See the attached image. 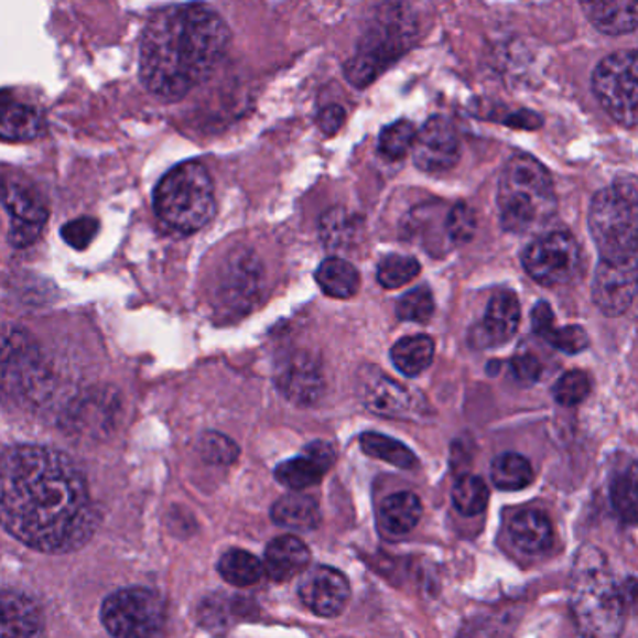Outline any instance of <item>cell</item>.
<instances>
[{
    "label": "cell",
    "mask_w": 638,
    "mask_h": 638,
    "mask_svg": "<svg viewBox=\"0 0 638 638\" xmlns=\"http://www.w3.org/2000/svg\"><path fill=\"white\" fill-rule=\"evenodd\" d=\"M415 167L429 174H442L452 171L461 155L455 126L444 117L429 118L422 130L418 131L414 149Z\"/></svg>",
    "instance_id": "5bb4252c"
},
{
    "label": "cell",
    "mask_w": 638,
    "mask_h": 638,
    "mask_svg": "<svg viewBox=\"0 0 638 638\" xmlns=\"http://www.w3.org/2000/svg\"><path fill=\"white\" fill-rule=\"evenodd\" d=\"M310 560L311 552L304 541L294 536H281L264 551V570L275 583H286L304 573Z\"/></svg>",
    "instance_id": "ffe728a7"
},
{
    "label": "cell",
    "mask_w": 638,
    "mask_h": 638,
    "mask_svg": "<svg viewBox=\"0 0 638 638\" xmlns=\"http://www.w3.org/2000/svg\"><path fill=\"white\" fill-rule=\"evenodd\" d=\"M198 452L206 463L216 466L233 465L240 455L235 442L221 433H206L198 442Z\"/></svg>",
    "instance_id": "ab89813d"
},
{
    "label": "cell",
    "mask_w": 638,
    "mask_h": 638,
    "mask_svg": "<svg viewBox=\"0 0 638 638\" xmlns=\"http://www.w3.org/2000/svg\"><path fill=\"white\" fill-rule=\"evenodd\" d=\"M511 372L513 377L522 382V385H533L538 382L543 372V366L541 361L530 353L517 354L513 360H511Z\"/></svg>",
    "instance_id": "ee69618b"
},
{
    "label": "cell",
    "mask_w": 638,
    "mask_h": 638,
    "mask_svg": "<svg viewBox=\"0 0 638 638\" xmlns=\"http://www.w3.org/2000/svg\"><path fill=\"white\" fill-rule=\"evenodd\" d=\"M590 390H592V385H590V377L586 372L570 371L565 372L564 377L558 378L552 393H554L558 404L576 407L588 397Z\"/></svg>",
    "instance_id": "f35d334b"
},
{
    "label": "cell",
    "mask_w": 638,
    "mask_h": 638,
    "mask_svg": "<svg viewBox=\"0 0 638 638\" xmlns=\"http://www.w3.org/2000/svg\"><path fill=\"white\" fill-rule=\"evenodd\" d=\"M590 23L608 36L638 29V0H581Z\"/></svg>",
    "instance_id": "44dd1931"
},
{
    "label": "cell",
    "mask_w": 638,
    "mask_h": 638,
    "mask_svg": "<svg viewBox=\"0 0 638 638\" xmlns=\"http://www.w3.org/2000/svg\"><path fill=\"white\" fill-rule=\"evenodd\" d=\"M44 632V618L36 603L26 595L2 592V635L4 637H37Z\"/></svg>",
    "instance_id": "603a6c76"
},
{
    "label": "cell",
    "mask_w": 638,
    "mask_h": 638,
    "mask_svg": "<svg viewBox=\"0 0 638 638\" xmlns=\"http://www.w3.org/2000/svg\"><path fill=\"white\" fill-rule=\"evenodd\" d=\"M519 321L521 305L517 296L513 292H498L490 298L484 321L472 332V342L476 347H498L517 334Z\"/></svg>",
    "instance_id": "e0dca14e"
},
{
    "label": "cell",
    "mask_w": 638,
    "mask_h": 638,
    "mask_svg": "<svg viewBox=\"0 0 638 638\" xmlns=\"http://www.w3.org/2000/svg\"><path fill=\"white\" fill-rule=\"evenodd\" d=\"M316 283L326 296L350 298L360 289V273L339 257H329L315 273Z\"/></svg>",
    "instance_id": "83f0119b"
},
{
    "label": "cell",
    "mask_w": 638,
    "mask_h": 638,
    "mask_svg": "<svg viewBox=\"0 0 638 638\" xmlns=\"http://www.w3.org/2000/svg\"><path fill=\"white\" fill-rule=\"evenodd\" d=\"M522 267L543 286L567 285L583 264L581 246L570 233L556 230L536 238L522 251Z\"/></svg>",
    "instance_id": "8fae6325"
},
{
    "label": "cell",
    "mask_w": 638,
    "mask_h": 638,
    "mask_svg": "<svg viewBox=\"0 0 638 638\" xmlns=\"http://www.w3.org/2000/svg\"><path fill=\"white\" fill-rule=\"evenodd\" d=\"M0 508L10 536L47 554L82 549L99 525L87 477L66 453L53 447H8Z\"/></svg>",
    "instance_id": "6da1fadb"
},
{
    "label": "cell",
    "mask_w": 638,
    "mask_h": 638,
    "mask_svg": "<svg viewBox=\"0 0 638 638\" xmlns=\"http://www.w3.org/2000/svg\"><path fill=\"white\" fill-rule=\"evenodd\" d=\"M4 210L10 216L8 242L13 248H29L40 240L50 212L42 195L31 184L4 182Z\"/></svg>",
    "instance_id": "7c38bea8"
},
{
    "label": "cell",
    "mask_w": 638,
    "mask_h": 638,
    "mask_svg": "<svg viewBox=\"0 0 638 638\" xmlns=\"http://www.w3.org/2000/svg\"><path fill=\"white\" fill-rule=\"evenodd\" d=\"M592 296L603 315L620 316L638 296V259H602L595 270Z\"/></svg>",
    "instance_id": "4fadbf2b"
},
{
    "label": "cell",
    "mask_w": 638,
    "mask_h": 638,
    "mask_svg": "<svg viewBox=\"0 0 638 638\" xmlns=\"http://www.w3.org/2000/svg\"><path fill=\"white\" fill-rule=\"evenodd\" d=\"M590 233L602 259L626 261L638 253V192L618 182L595 193L590 205Z\"/></svg>",
    "instance_id": "52a82bcc"
},
{
    "label": "cell",
    "mask_w": 638,
    "mask_h": 638,
    "mask_svg": "<svg viewBox=\"0 0 638 638\" xmlns=\"http://www.w3.org/2000/svg\"><path fill=\"white\" fill-rule=\"evenodd\" d=\"M490 477L498 489L521 490L532 484V465L519 453H504L490 466Z\"/></svg>",
    "instance_id": "1f68e13d"
},
{
    "label": "cell",
    "mask_w": 638,
    "mask_h": 638,
    "mask_svg": "<svg viewBox=\"0 0 638 638\" xmlns=\"http://www.w3.org/2000/svg\"><path fill=\"white\" fill-rule=\"evenodd\" d=\"M415 137L418 131L412 122L397 120L393 125L386 126L378 137V152L388 160H401L414 149Z\"/></svg>",
    "instance_id": "d590c367"
},
{
    "label": "cell",
    "mask_w": 638,
    "mask_h": 638,
    "mask_svg": "<svg viewBox=\"0 0 638 638\" xmlns=\"http://www.w3.org/2000/svg\"><path fill=\"white\" fill-rule=\"evenodd\" d=\"M551 174L532 155L511 158L498 184L500 224L508 233L528 235L545 227L556 214Z\"/></svg>",
    "instance_id": "277c9868"
},
{
    "label": "cell",
    "mask_w": 638,
    "mask_h": 638,
    "mask_svg": "<svg viewBox=\"0 0 638 638\" xmlns=\"http://www.w3.org/2000/svg\"><path fill=\"white\" fill-rule=\"evenodd\" d=\"M154 210L163 224L192 235L216 216L214 182L201 163L184 162L171 169L154 190Z\"/></svg>",
    "instance_id": "8992f818"
},
{
    "label": "cell",
    "mask_w": 638,
    "mask_h": 638,
    "mask_svg": "<svg viewBox=\"0 0 638 638\" xmlns=\"http://www.w3.org/2000/svg\"><path fill=\"white\" fill-rule=\"evenodd\" d=\"M261 264L251 253L235 255L221 281V300L230 310H248L261 291Z\"/></svg>",
    "instance_id": "ac0fdd59"
},
{
    "label": "cell",
    "mask_w": 638,
    "mask_h": 638,
    "mask_svg": "<svg viewBox=\"0 0 638 638\" xmlns=\"http://www.w3.org/2000/svg\"><path fill=\"white\" fill-rule=\"evenodd\" d=\"M118 410L117 397L109 396V390L88 391L79 397L66 412V428L74 434H104L111 428V420Z\"/></svg>",
    "instance_id": "d6986e66"
},
{
    "label": "cell",
    "mask_w": 638,
    "mask_h": 638,
    "mask_svg": "<svg viewBox=\"0 0 638 638\" xmlns=\"http://www.w3.org/2000/svg\"><path fill=\"white\" fill-rule=\"evenodd\" d=\"M476 212L472 210L471 206L465 203H458L453 206L452 212L447 214L446 233L453 244L471 242L476 233Z\"/></svg>",
    "instance_id": "60d3db41"
},
{
    "label": "cell",
    "mask_w": 638,
    "mask_h": 638,
    "mask_svg": "<svg viewBox=\"0 0 638 638\" xmlns=\"http://www.w3.org/2000/svg\"><path fill=\"white\" fill-rule=\"evenodd\" d=\"M360 446L369 457L380 458V461L390 463L397 468H403V471L418 468V457H415L414 452L396 439L385 436V434L364 433L360 436Z\"/></svg>",
    "instance_id": "4dcf8cb0"
},
{
    "label": "cell",
    "mask_w": 638,
    "mask_h": 638,
    "mask_svg": "<svg viewBox=\"0 0 638 638\" xmlns=\"http://www.w3.org/2000/svg\"><path fill=\"white\" fill-rule=\"evenodd\" d=\"M452 498L453 506L458 513L465 515V517H476L487 509L489 489L482 477L466 474L453 487Z\"/></svg>",
    "instance_id": "e575fe53"
},
{
    "label": "cell",
    "mask_w": 638,
    "mask_h": 638,
    "mask_svg": "<svg viewBox=\"0 0 638 638\" xmlns=\"http://www.w3.org/2000/svg\"><path fill=\"white\" fill-rule=\"evenodd\" d=\"M422 513V500L414 493H397L388 496L380 508V528L388 536H404L418 527Z\"/></svg>",
    "instance_id": "d4e9b609"
},
{
    "label": "cell",
    "mask_w": 638,
    "mask_h": 638,
    "mask_svg": "<svg viewBox=\"0 0 638 638\" xmlns=\"http://www.w3.org/2000/svg\"><path fill=\"white\" fill-rule=\"evenodd\" d=\"M272 519L278 527L292 532H311L321 525V508L315 498L296 493L273 504Z\"/></svg>",
    "instance_id": "cb8c5ba5"
},
{
    "label": "cell",
    "mask_w": 638,
    "mask_h": 638,
    "mask_svg": "<svg viewBox=\"0 0 638 638\" xmlns=\"http://www.w3.org/2000/svg\"><path fill=\"white\" fill-rule=\"evenodd\" d=\"M229 26L206 4H174L152 13L139 51V75L158 98L176 101L214 74L229 47Z\"/></svg>",
    "instance_id": "7a4b0ae2"
},
{
    "label": "cell",
    "mask_w": 638,
    "mask_h": 638,
    "mask_svg": "<svg viewBox=\"0 0 638 638\" xmlns=\"http://www.w3.org/2000/svg\"><path fill=\"white\" fill-rule=\"evenodd\" d=\"M595 98L624 126L638 125V51H618L595 68Z\"/></svg>",
    "instance_id": "ba28073f"
},
{
    "label": "cell",
    "mask_w": 638,
    "mask_h": 638,
    "mask_svg": "<svg viewBox=\"0 0 638 638\" xmlns=\"http://www.w3.org/2000/svg\"><path fill=\"white\" fill-rule=\"evenodd\" d=\"M509 538L519 551L543 554L554 541L551 519L540 509H522L509 522Z\"/></svg>",
    "instance_id": "7402d4cb"
},
{
    "label": "cell",
    "mask_w": 638,
    "mask_h": 638,
    "mask_svg": "<svg viewBox=\"0 0 638 638\" xmlns=\"http://www.w3.org/2000/svg\"><path fill=\"white\" fill-rule=\"evenodd\" d=\"M420 270L422 267L414 257L390 255L378 264V283L385 289H399V286L407 285L409 281H412L420 273Z\"/></svg>",
    "instance_id": "8d00e7d4"
},
{
    "label": "cell",
    "mask_w": 638,
    "mask_h": 638,
    "mask_svg": "<svg viewBox=\"0 0 638 638\" xmlns=\"http://www.w3.org/2000/svg\"><path fill=\"white\" fill-rule=\"evenodd\" d=\"M304 455L313 458L316 465L323 466L326 472L335 465V458H337L335 447L329 442L323 441L311 442L310 446H305Z\"/></svg>",
    "instance_id": "f6af8a7d"
},
{
    "label": "cell",
    "mask_w": 638,
    "mask_h": 638,
    "mask_svg": "<svg viewBox=\"0 0 638 638\" xmlns=\"http://www.w3.org/2000/svg\"><path fill=\"white\" fill-rule=\"evenodd\" d=\"M571 608L576 626L590 637H618L626 624L627 603L614 581L607 558L595 547L578 552L571 575Z\"/></svg>",
    "instance_id": "3957f363"
},
{
    "label": "cell",
    "mask_w": 638,
    "mask_h": 638,
    "mask_svg": "<svg viewBox=\"0 0 638 638\" xmlns=\"http://www.w3.org/2000/svg\"><path fill=\"white\" fill-rule=\"evenodd\" d=\"M418 36V21L404 4H385L369 19L356 53L345 74L354 87L371 85L378 75L412 47Z\"/></svg>",
    "instance_id": "5b68a950"
},
{
    "label": "cell",
    "mask_w": 638,
    "mask_h": 638,
    "mask_svg": "<svg viewBox=\"0 0 638 638\" xmlns=\"http://www.w3.org/2000/svg\"><path fill=\"white\" fill-rule=\"evenodd\" d=\"M345 109L342 106H329L318 115V128L323 130L326 136H335L337 131L342 130L343 122H345Z\"/></svg>",
    "instance_id": "bcb514c9"
},
{
    "label": "cell",
    "mask_w": 638,
    "mask_h": 638,
    "mask_svg": "<svg viewBox=\"0 0 638 638\" xmlns=\"http://www.w3.org/2000/svg\"><path fill=\"white\" fill-rule=\"evenodd\" d=\"M323 466L316 465L313 458L307 457L302 453V457H294L291 461H285L275 468V477L281 485H285L292 490L307 489L313 485L321 484L323 479Z\"/></svg>",
    "instance_id": "836d02e7"
},
{
    "label": "cell",
    "mask_w": 638,
    "mask_h": 638,
    "mask_svg": "<svg viewBox=\"0 0 638 638\" xmlns=\"http://www.w3.org/2000/svg\"><path fill=\"white\" fill-rule=\"evenodd\" d=\"M99 618L112 637H154L162 631L165 607L152 590L125 588L107 597Z\"/></svg>",
    "instance_id": "9c48e42d"
},
{
    "label": "cell",
    "mask_w": 638,
    "mask_h": 638,
    "mask_svg": "<svg viewBox=\"0 0 638 638\" xmlns=\"http://www.w3.org/2000/svg\"><path fill=\"white\" fill-rule=\"evenodd\" d=\"M321 238L328 249L348 251L358 238V217L345 208H332L321 219Z\"/></svg>",
    "instance_id": "f546056e"
},
{
    "label": "cell",
    "mask_w": 638,
    "mask_h": 638,
    "mask_svg": "<svg viewBox=\"0 0 638 638\" xmlns=\"http://www.w3.org/2000/svg\"><path fill=\"white\" fill-rule=\"evenodd\" d=\"M532 326L533 332L545 337L552 328H554V313H552L551 305L547 302H540L532 311Z\"/></svg>",
    "instance_id": "7dc6e473"
},
{
    "label": "cell",
    "mask_w": 638,
    "mask_h": 638,
    "mask_svg": "<svg viewBox=\"0 0 638 638\" xmlns=\"http://www.w3.org/2000/svg\"><path fill=\"white\" fill-rule=\"evenodd\" d=\"M275 382L283 396L300 407L315 404L324 393V377L315 356L304 350L286 354L275 371Z\"/></svg>",
    "instance_id": "2e32d148"
},
{
    "label": "cell",
    "mask_w": 638,
    "mask_h": 638,
    "mask_svg": "<svg viewBox=\"0 0 638 638\" xmlns=\"http://www.w3.org/2000/svg\"><path fill=\"white\" fill-rule=\"evenodd\" d=\"M217 571L227 583L238 586V588L253 586L267 573L264 562L253 556L251 552L242 551V549H230V551L225 552L217 564Z\"/></svg>",
    "instance_id": "f1b7e54d"
},
{
    "label": "cell",
    "mask_w": 638,
    "mask_h": 638,
    "mask_svg": "<svg viewBox=\"0 0 638 638\" xmlns=\"http://www.w3.org/2000/svg\"><path fill=\"white\" fill-rule=\"evenodd\" d=\"M298 595L311 613L323 618H335L348 605L350 584L342 571L328 565H315L302 575Z\"/></svg>",
    "instance_id": "9a60e30c"
},
{
    "label": "cell",
    "mask_w": 638,
    "mask_h": 638,
    "mask_svg": "<svg viewBox=\"0 0 638 638\" xmlns=\"http://www.w3.org/2000/svg\"><path fill=\"white\" fill-rule=\"evenodd\" d=\"M356 391L361 404L372 414L404 420V422H422L431 415L425 397L409 386L397 382L375 366H361L356 375Z\"/></svg>",
    "instance_id": "30bf717a"
},
{
    "label": "cell",
    "mask_w": 638,
    "mask_h": 638,
    "mask_svg": "<svg viewBox=\"0 0 638 638\" xmlns=\"http://www.w3.org/2000/svg\"><path fill=\"white\" fill-rule=\"evenodd\" d=\"M434 360V342L429 335H410L391 348V361L407 377L422 375Z\"/></svg>",
    "instance_id": "4316f807"
},
{
    "label": "cell",
    "mask_w": 638,
    "mask_h": 638,
    "mask_svg": "<svg viewBox=\"0 0 638 638\" xmlns=\"http://www.w3.org/2000/svg\"><path fill=\"white\" fill-rule=\"evenodd\" d=\"M98 230L99 221L96 217L83 216L64 225L63 229H61V236H63L64 242L68 244L69 248L83 251V249H87L90 246V242L98 235Z\"/></svg>",
    "instance_id": "b9f144b4"
},
{
    "label": "cell",
    "mask_w": 638,
    "mask_h": 638,
    "mask_svg": "<svg viewBox=\"0 0 638 638\" xmlns=\"http://www.w3.org/2000/svg\"><path fill=\"white\" fill-rule=\"evenodd\" d=\"M549 345L562 350L565 354H576L588 348L590 339L586 329L581 328V326H565V328L556 329L552 328L549 334L543 337Z\"/></svg>",
    "instance_id": "7bdbcfd3"
},
{
    "label": "cell",
    "mask_w": 638,
    "mask_h": 638,
    "mask_svg": "<svg viewBox=\"0 0 638 638\" xmlns=\"http://www.w3.org/2000/svg\"><path fill=\"white\" fill-rule=\"evenodd\" d=\"M610 498L624 521L638 525V461L614 479Z\"/></svg>",
    "instance_id": "d6a6232c"
},
{
    "label": "cell",
    "mask_w": 638,
    "mask_h": 638,
    "mask_svg": "<svg viewBox=\"0 0 638 638\" xmlns=\"http://www.w3.org/2000/svg\"><path fill=\"white\" fill-rule=\"evenodd\" d=\"M45 131V118L40 109L23 104H10L8 96H4L2 106V125H0V137L4 141H32L37 139Z\"/></svg>",
    "instance_id": "484cf974"
},
{
    "label": "cell",
    "mask_w": 638,
    "mask_h": 638,
    "mask_svg": "<svg viewBox=\"0 0 638 638\" xmlns=\"http://www.w3.org/2000/svg\"><path fill=\"white\" fill-rule=\"evenodd\" d=\"M434 313L433 294L428 286H418L414 291L407 292L397 304V316L409 323H428Z\"/></svg>",
    "instance_id": "74e56055"
}]
</instances>
